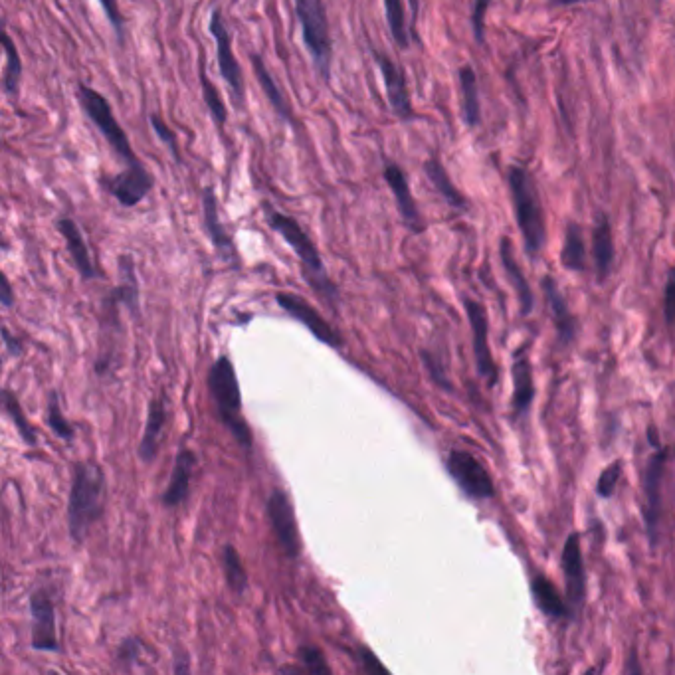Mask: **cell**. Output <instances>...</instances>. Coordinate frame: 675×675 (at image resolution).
<instances>
[{"label": "cell", "instance_id": "cell-15", "mask_svg": "<svg viewBox=\"0 0 675 675\" xmlns=\"http://www.w3.org/2000/svg\"><path fill=\"white\" fill-rule=\"evenodd\" d=\"M383 177H385L388 189L392 191L394 202H396V208H398L402 220L406 222V226H408L410 230H414V232H422V230H424V222H422V216H420V212H418L416 200H414V196L410 193L408 177H406V173L402 171V167L396 165V163L386 165L385 171H383Z\"/></svg>", "mask_w": 675, "mask_h": 675}, {"label": "cell", "instance_id": "cell-48", "mask_svg": "<svg viewBox=\"0 0 675 675\" xmlns=\"http://www.w3.org/2000/svg\"><path fill=\"white\" fill-rule=\"evenodd\" d=\"M412 10H414V14L418 12V0H412Z\"/></svg>", "mask_w": 675, "mask_h": 675}, {"label": "cell", "instance_id": "cell-6", "mask_svg": "<svg viewBox=\"0 0 675 675\" xmlns=\"http://www.w3.org/2000/svg\"><path fill=\"white\" fill-rule=\"evenodd\" d=\"M76 96H78L80 107L88 115V119L96 125L97 131L101 133V137L107 141L109 149L119 159H123L125 165H137V163H141L139 157L135 155L133 147H131V141H129L125 129L117 121L109 99L103 96L101 92L94 90V88L86 86V84H78Z\"/></svg>", "mask_w": 675, "mask_h": 675}, {"label": "cell", "instance_id": "cell-40", "mask_svg": "<svg viewBox=\"0 0 675 675\" xmlns=\"http://www.w3.org/2000/svg\"><path fill=\"white\" fill-rule=\"evenodd\" d=\"M101 10L105 12L111 28L115 30V36L119 42H123L125 38V18H123V12L119 8V2L117 0H97Z\"/></svg>", "mask_w": 675, "mask_h": 675}, {"label": "cell", "instance_id": "cell-12", "mask_svg": "<svg viewBox=\"0 0 675 675\" xmlns=\"http://www.w3.org/2000/svg\"><path fill=\"white\" fill-rule=\"evenodd\" d=\"M278 305L293 317L295 321L303 323L307 327V331L319 339L323 345L333 347V349H341L343 347V339L341 335L325 321V317L321 313H317L315 307H311L305 299H301L295 293H278L276 295Z\"/></svg>", "mask_w": 675, "mask_h": 675}, {"label": "cell", "instance_id": "cell-20", "mask_svg": "<svg viewBox=\"0 0 675 675\" xmlns=\"http://www.w3.org/2000/svg\"><path fill=\"white\" fill-rule=\"evenodd\" d=\"M664 466H666V452H658L648 464V470L644 474V493H646L644 513H646V523L652 535H654L658 515H660V487H662Z\"/></svg>", "mask_w": 675, "mask_h": 675}, {"label": "cell", "instance_id": "cell-23", "mask_svg": "<svg viewBox=\"0 0 675 675\" xmlns=\"http://www.w3.org/2000/svg\"><path fill=\"white\" fill-rule=\"evenodd\" d=\"M250 64H252V68H254V76H256V80H258V84H260L264 96L270 101V105L274 107V111H276L284 121H291L293 115H291L290 105H288L286 97L282 94V90H280L276 78L272 76V72H270L268 66L264 64L262 56H260V54H250Z\"/></svg>", "mask_w": 675, "mask_h": 675}, {"label": "cell", "instance_id": "cell-45", "mask_svg": "<svg viewBox=\"0 0 675 675\" xmlns=\"http://www.w3.org/2000/svg\"><path fill=\"white\" fill-rule=\"evenodd\" d=\"M666 317L670 323L675 321V270L670 272L668 286H666Z\"/></svg>", "mask_w": 675, "mask_h": 675}, {"label": "cell", "instance_id": "cell-25", "mask_svg": "<svg viewBox=\"0 0 675 675\" xmlns=\"http://www.w3.org/2000/svg\"><path fill=\"white\" fill-rule=\"evenodd\" d=\"M2 52H4V70H2V92L8 97L20 96V82H22V58L16 48V42L8 34L2 32Z\"/></svg>", "mask_w": 675, "mask_h": 675}, {"label": "cell", "instance_id": "cell-44", "mask_svg": "<svg viewBox=\"0 0 675 675\" xmlns=\"http://www.w3.org/2000/svg\"><path fill=\"white\" fill-rule=\"evenodd\" d=\"M359 658H361V664L365 668V672L373 674V672H385V666L375 658V654L367 648H361L359 650Z\"/></svg>", "mask_w": 675, "mask_h": 675}, {"label": "cell", "instance_id": "cell-11", "mask_svg": "<svg viewBox=\"0 0 675 675\" xmlns=\"http://www.w3.org/2000/svg\"><path fill=\"white\" fill-rule=\"evenodd\" d=\"M266 511H268L270 525H272L284 553L290 559H297L301 555V541H299L295 511H293L288 493L282 491V489H274L268 497Z\"/></svg>", "mask_w": 675, "mask_h": 675}, {"label": "cell", "instance_id": "cell-4", "mask_svg": "<svg viewBox=\"0 0 675 675\" xmlns=\"http://www.w3.org/2000/svg\"><path fill=\"white\" fill-rule=\"evenodd\" d=\"M293 6L301 26L303 46L313 60L315 72L329 84L333 72V40L325 4L323 0H293Z\"/></svg>", "mask_w": 675, "mask_h": 675}, {"label": "cell", "instance_id": "cell-37", "mask_svg": "<svg viewBox=\"0 0 675 675\" xmlns=\"http://www.w3.org/2000/svg\"><path fill=\"white\" fill-rule=\"evenodd\" d=\"M46 420H48V426L52 428V432L64 440V442H72L74 436H76V430L74 426L68 422V418L62 414V408H60V396L56 390L50 392L48 396V414H46Z\"/></svg>", "mask_w": 675, "mask_h": 675}, {"label": "cell", "instance_id": "cell-24", "mask_svg": "<svg viewBox=\"0 0 675 675\" xmlns=\"http://www.w3.org/2000/svg\"><path fill=\"white\" fill-rule=\"evenodd\" d=\"M119 274H121V282H119L117 288L111 290L107 301L123 303L133 313H137V309H139V282H137V276H135L133 258L129 254H123L119 258Z\"/></svg>", "mask_w": 675, "mask_h": 675}, {"label": "cell", "instance_id": "cell-10", "mask_svg": "<svg viewBox=\"0 0 675 675\" xmlns=\"http://www.w3.org/2000/svg\"><path fill=\"white\" fill-rule=\"evenodd\" d=\"M30 618H32V648L38 652H58L56 632V606L52 594L44 588L30 596Z\"/></svg>", "mask_w": 675, "mask_h": 675}, {"label": "cell", "instance_id": "cell-8", "mask_svg": "<svg viewBox=\"0 0 675 675\" xmlns=\"http://www.w3.org/2000/svg\"><path fill=\"white\" fill-rule=\"evenodd\" d=\"M101 185L121 206L133 208L139 202H143L147 194L153 191L155 179L143 163H137V165H125V171L117 173L115 177L101 179Z\"/></svg>", "mask_w": 675, "mask_h": 675}, {"label": "cell", "instance_id": "cell-27", "mask_svg": "<svg viewBox=\"0 0 675 675\" xmlns=\"http://www.w3.org/2000/svg\"><path fill=\"white\" fill-rule=\"evenodd\" d=\"M501 262H503V266H505V270H507V274L511 278V284L515 288V293L519 295V303H521L523 313L525 315L531 313V309H533V293H531V288H529V284H527V280H525V276H523V272H521V268H519V264H517V260L513 256L509 238L501 240Z\"/></svg>", "mask_w": 675, "mask_h": 675}, {"label": "cell", "instance_id": "cell-42", "mask_svg": "<svg viewBox=\"0 0 675 675\" xmlns=\"http://www.w3.org/2000/svg\"><path fill=\"white\" fill-rule=\"evenodd\" d=\"M620 474H622L620 464H612L602 472V476L598 480V495L600 497H610L614 493L616 483L620 480Z\"/></svg>", "mask_w": 675, "mask_h": 675}, {"label": "cell", "instance_id": "cell-34", "mask_svg": "<svg viewBox=\"0 0 675 675\" xmlns=\"http://www.w3.org/2000/svg\"><path fill=\"white\" fill-rule=\"evenodd\" d=\"M561 262L565 264V268H569L573 272H582L584 270V262H586L584 240H582V232H580V228L575 222H571L567 226L565 244H563V252H561Z\"/></svg>", "mask_w": 675, "mask_h": 675}, {"label": "cell", "instance_id": "cell-35", "mask_svg": "<svg viewBox=\"0 0 675 675\" xmlns=\"http://www.w3.org/2000/svg\"><path fill=\"white\" fill-rule=\"evenodd\" d=\"M200 90H202V99L206 103V109L210 111L212 121L218 125L220 131H224L226 123H228V109L224 99L220 97L218 88L212 84V80L206 76L204 68H200Z\"/></svg>", "mask_w": 675, "mask_h": 675}, {"label": "cell", "instance_id": "cell-14", "mask_svg": "<svg viewBox=\"0 0 675 675\" xmlns=\"http://www.w3.org/2000/svg\"><path fill=\"white\" fill-rule=\"evenodd\" d=\"M202 212H204V230H206L212 246L216 248L220 258H224V260H228L236 266L238 264V252H236L232 236L226 232V228L220 220L218 198H216V193H214L212 187L202 189Z\"/></svg>", "mask_w": 675, "mask_h": 675}, {"label": "cell", "instance_id": "cell-26", "mask_svg": "<svg viewBox=\"0 0 675 675\" xmlns=\"http://www.w3.org/2000/svg\"><path fill=\"white\" fill-rule=\"evenodd\" d=\"M460 88H462V109H464V121L468 127H478L482 117V105H480V92H478V78L470 64L462 66L460 70Z\"/></svg>", "mask_w": 675, "mask_h": 675}, {"label": "cell", "instance_id": "cell-16", "mask_svg": "<svg viewBox=\"0 0 675 675\" xmlns=\"http://www.w3.org/2000/svg\"><path fill=\"white\" fill-rule=\"evenodd\" d=\"M466 311H468V319L472 325V333H474V351H476V363H478V371L483 379H487L489 385L495 383L497 379V367L493 363L491 357V349H489V335H487V315L480 303L468 299L466 301Z\"/></svg>", "mask_w": 675, "mask_h": 675}, {"label": "cell", "instance_id": "cell-13", "mask_svg": "<svg viewBox=\"0 0 675 675\" xmlns=\"http://www.w3.org/2000/svg\"><path fill=\"white\" fill-rule=\"evenodd\" d=\"M373 58H375V62L379 66L381 76H383L386 97H388L392 113L400 121H412L414 119V107H412V101H410L404 72L400 70V66L390 56H386V54H383L377 48H373Z\"/></svg>", "mask_w": 675, "mask_h": 675}, {"label": "cell", "instance_id": "cell-46", "mask_svg": "<svg viewBox=\"0 0 675 675\" xmlns=\"http://www.w3.org/2000/svg\"><path fill=\"white\" fill-rule=\"evenodd\" d=\"M2 341H4V347H6V351H8V355L10 357H20L22 355V345H20V341L8 331V327H2Z\"/></svg>", "mask_w": 675, "mask_h": 675}, {"label": "cell", "instance_id": "cell-36", "mask_svg": "<svg viewBox=\"0 0 675 675\" xmlns=\"http://www.w3.org/2000/svg\"><path fill=\"white\" fill-rule=\"evenodd\" d=\"M2 402H4V408H6V412L10 414V418H12V422H14V426H16V432L20 434V438L24 440V444H28V446H36V432H34V428L26 422V416H24V412H22V408H20V402H18V398H16V394L10 390V388H4L2 390Z\"/></svg>", "mask_w": 675, "mask_h": 675}, {"label": "cell", "instance_id": "cell-28", "mask_svg": "<svg viewBox=\"0 0 675 675\" xmlns=\"http://www.w3.org/2000/svg\"><path fill=\"white\" fill-rule=\"evenodd\" d=\"M513 385H515V394H513V406L517 414H525L531 406V400L535 396L533 390V369L527 357H519L513 363Z\"/></svg>", "mask_w": 675, "mask_h": 675}, {"label": "cell", "instance_id": "cell-33", "mask_svg": "<svg viewBox=\"0 0 675 675\" xmlns=\"http://www.w3.org/2000/svg\"><path fill=\"white\" fill-rule=\"evenodd\" d=\"M222 571L228 588L240 596L248 586V575L242 565V557L234 549V545H226L222 551Z\"/></svg>", "mask_w": 675, "mask_h": 675}, {"label": "cell", "instance_id": "cell-5", "mask_svg": "<svg viewBox=\"0 0 675 675\" xmlns=\"http://www.w3.org/2000/svg\"><path fill=\"white\" fill-rule=\"evenodd\" d=\"M509 189H511L517 224L523 234L527 252L535 256L541 252L545 244L547 230H545V216H543V208L539 202V194L535 189L533 177L521 167H511Z\"/></svg>", "mask_w": 675, "mask_h": 675}, {"label": "cell", "instance_id": "cell-43", "mask_svg": "<svg viewBox=\"0 0 675 675\" xmlns=\"http://www.w3.org/2000/svg\"><path fill=\"white\" fill-rule=\"evenodd\" d=\"M491 0H476L474 4V14H472V24H474V32H476V40L483 42V32H485V14L489 8Z\"/></svg>", "mask_w": 675, "mask_h": 675}, {"label": "cell", "instance_id": "cell-32", "mask_svg": "<svg viewBox=\"0 0 675 675\" xmlns=\"http://www.w3.org/2000/svg\"><path fill=\"white\" fill-rule=\"evenodd\" d=\"M386 24L394 44L400 50H408L410 46V32L406 24V10L404 0H385Z\"/></svg>", "mask_w": 675, "mask_h": 675}, {"label": "cell", "instance_id": "cell-19", "mask_svg": "<svg viewBox=\"0 0 675 675\" xmlns=\"http://www.w3.org/2000/svg\"><path fill=\"white\" fill-rule=\"evenodd\" d=\"M167 422V406H165V396L159 394L151 400L149 410H147V422L143 430V438L139 444V458L145 464H151L157 458L159 444H161V434L165 430Z\"/></svg>", "mask_w": 675, "mask_h": 675}, {"label": "cell", "instance_id": "cell-3", "mask_svg": "<svg viewBox=\"0 0 675 675\" xmlns=\"http://www.w3.org/2000/svg\"><path fill=\"white\" fill-rule=\"evenodd\" d=\"M206 385L216 402L222 424L232 432V436L244 450H252L254 440H252V430L242 416V394H240L238 375H236L232 361L226 355L214 361V365L210 367Z\"/></svg>", "mask_w": 675, "mask_h": 675}, {"label": "cell", "instance_id": "cell-31", "mask_svg": "<svg viewBox=\"0 0 675 675\" xmlns=\"http://www.w3.org/2000/svg\"><path fill=\"white\" fill-rule=\"evenodd\" d=\"M424 171H426V175H428V179H430V183L436 187V191L438 193L442 194L444 196V200L450 204V206H454V208H460V210H464L466 208V198H464V194L460 193L458 189H456V185L452 183V179L448 177V171L444 169V165L438 161V159H430V161H426L424 163Z\"/></svg>", "mask_w": 675, "mask_h": 675}, {"label": "cell", "instance_id": "cell-41", "mask_svg": "<svg viewBox=\"0 0 675 675\" xmlns=\"http://www.w3.org/2000/svg\"><path fill=\"white\" fill-rule=\"evenodd\" d=\"M143 656V642L139 638H127L121 642L119 650H117V658L119 662H123L125 666H133L141 660Z\"/></svg>", "mask_w": 675, "mask_h": 675}, {"label": "cell", "instance_id": "cell-22", "mask_svg": "<svg viewBox=\"0 0 675 675\" xmlns=\"http://www.w3.org/2000/svg\"><path fill=\"white\" fill-rule=\"evenodd\" d=\"M592 254H594V266L598 272V278L604 280L614 262V238H612V226L610 220L604 214H598L594 232H592Z\"/></svg>", "mask_w": 675, "mask_h": 675}, {"label": "cell", "instance_id": "cell-29", "mask_svg": "<svg viewBox=\"0 0 675 675\" xmlns=\"http://www.w3.org/2000/svg\"><path fill=\"white\" fill-rule=\"evenodd\" d=\"M531 590H533L535 602L543 610V614H547L551 618H561V616L567 614V606H565L557 586L547 577L537 575L531 582Z\"/></svg>", "mask_w": 675, "mask_h": 675}, {"label": "cell", "instance_id": "cell-47", "mask_svg": "<svg viewBox=\"0 0 675 675\" xmlns=\"http://www.w3.org/2000/svg\"><path fill=\"white\" fill-rule=\"evenodd\" d=\"M0 301H2V305H4V307H12V303H14V293H12V286H10V282H8V278H6V276H2V278H0Z\"/></svg>", "mask_w": 675, "mask_h": 675}, {"label": "cell", "instance_id": "cell-17", "mask_svg": "<svg viewBox=\"0 0 675 675\" xmlns=\"http://www.w3.org/2000/svg\"><path fill=\"white\" fill-rule=\"evenodd\" d=\"M56 228H58V232L62 234V238H64V242L68 246V252H70V256L74 260V266H76L80 278L86 280V282L94 280L97 276L96 264H94V260L90 256L86 238H84L78 222L72 220V218H68V216H62V218L56 220Z\"/></svg>", "mask_w": 675, "mask_h": 675}, {"label": "cell", "instance_id": "cell-2", "mask_svg": "<svg viewBox=\"0 0 675 675\" xmlns=\"http://www.w3.org/2000/svg\"><path fill=\"white\" fill-rule=\"evenodd\" d=\"M105 476L96 462H80L74 470V482L68 503V529L76 545H82L90 529L103 513Z\"/></svg>", "mask_w": 675, "mask_h": 675}, {"label": "cell", "instance_id": "cell-7", "mask_svg": "<svg viewBox=\"0 0 675 675\" xmlns=\"http://www.w3.org/2000/svg\"><path fill=\"white\" fill-rule=\"evenodd\" d=\"M208 32L214 38L216 44V60H218V72L222 76V80L226 82V86L230 88V92L234 97L244 105L246 101V82H244V74H242V66L234 56L232 50V36L230 30L226 26L224 14L222 10L214 8L210 12V20H208Z\"/></svg>", "mask_w": 675, "mask_h": 675}, {"label": "cell", "instance_id": "cell-18", "mask_svg": "<svg viewBox=\"0 0 675 675\" xmlns=\"http://www.w3.org/2000/svg\"><path fill=\"white\" fill-rule=\"evenodd\" d=\"M194 468H196V454L193 450L183 448L177 454L173 474L167 489L161 495V503L165 507H179L189 499L191 493V478H193Z\"/></svg>", "mask_w": 675, "mask_h": 675}, {"label": "cell", "instance_id": "cell-21", "mask_svg": "<svg viewBox=\"0 0 675 675\" xmlns=\"http://www.w3.org/2000/svg\"><path fill=\"white\" fill-rule=\"evenodd\" d=\"M563 571L567 579V592L571 602L577 606L584 596V565L580 551L579 535H569L563 549Z\"/></svg>", "mask_w": 675, "mask_h": 675}, {"label": "cell", "instance_id": "cell-39", "mask_svg": "<svg viewBox=\"0 0 675 675\" xmlns=\"http://www.w3.org/2000/svg\"><path fill=\"white\" fill-rule=\"evenodd\" d=\"M299 658L303 662V670L309 674H331V668L325 662V656L319 648L303 646L299 650Z\"/></svg>", "mask_w": 675, "mask_h": 675}, {"label": "cell", "instance_id": "cell-30", "mask_svg": "<svg viewBox=\"0 0 675 675\" xmlns=\"http://www.w3.org/2000/svg\"><path fill=\"white\" fill-rule=\"evenodd\" d=\"M543 290H545V295L549 299V305L553 309V319L561 331V335L569 341L573 339L575 335V317L571 315L569 311V305L565 301V297L561 295V291L557 288L555 280L553 278H545L543 280Z\"/></svg>", "mask_w": 675, "mask_h": 675}, {"label": "cell", "instance_id": "cell-9", "mask_svg": "<svg viewBox=\"0 0 675 675\" xmlns=\"http://www.w3.org/2000/svg\"><path fill=\"white\" fill-rule=\"evenodd\" d=\"M446 468L450 476L462 487L464 493H468L474 499H489L495 495V487L487 474V470L480 464L478 458H474L468 452L454 450L450 452L446 460Z\"/></svg>", "mask_w": 675, "mask_h": 675}, {"label": "cell", "instance_id": "cell-1", "mask_svg": "<svg viewBox=\"0 0 675 675\" xmlns=\"http://www.w3.org/2000/svg\"><path fill=\"white\" fill-rule=\"evenodd\" d=\"M264 218L266 224L278 232L288 244L291 250L295 252L297 260L301 262V274L305 282L311 286V290L319 293L327 303H337V288L329 280L325 264L321 260V254L315 246V242L309 238V234L303 230V226L290 216L280 210H276L272 204H264Z\"/></svg>", "mask_w": 675, "mask_h": 675}, {"label": "cell", "instance_id": "cell-38", "mask_svg": "<svg viewBox=\"0 0 675 675\" xmlns=\"http://www.w3.org/2000/svg\"><path fill=\"white\" fill-rule=\"evenodd\" d=\"M151 127H153V131H155V135L159 137V141H161L163 145L169 147V151H171V155L175 157V161H177L179 165H183V157H181V149H179V139H177L175 131L163 121V117H161L159 113H153V115H151Z\"/></svg>", "mask_w": 675, "mask_h": 675}]
</instances>
